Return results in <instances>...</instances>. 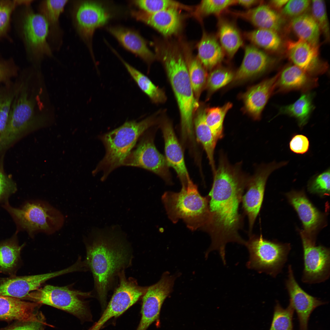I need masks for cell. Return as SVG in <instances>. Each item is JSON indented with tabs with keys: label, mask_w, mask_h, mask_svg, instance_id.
Listing matches in <instances>:
<instances>
[{
	"label": "cell",
	"mask_w": 330,
	"mask_h": 330,
	"mask_svg": "<svg viewBox=\"0 0 330 330\" xmlns=\"http://www.w3.org/2000/svg\"><path fill=\"white\" fill-rule=\"evenodd\" d=\"M290 25L299 39L319 47L321 32L311 14L306 13L292 19Z\"/></svg>",
	"instance_id": "34"
},
{
	"label": "cell",
	"mask_w": 330,
	"mask_h": 330,
	"mask_svg": "<svg viewBox=\"0 0 330 330\" xmlns=\"http://www.w3.org/2000/svg\"><path fill=\"white\" fill-rule=\"evenodd\" d=\"M311 14L317 24L321 32L327 41L329 40L330 28L325 3L324 0L311 1Z\"/></svg>",
	"instance_id": "46"
},
{
	"label": "cell",
	"mask_w": 330,
	"mask_h": 330,
	"mask_svg": "<svg viewBox=\"0 0 330 330\" xmlns=\"http://www.w3.org/2000/svg\"><path fill=\"white\" fill-rule=\"evenodd\" d=\"M241 64L231 82L237 85L261 76L273 67L275 61L266 53L251 44L244 49Z\"/></svg>",
	"instance_id": "19"
},
{
	"label": "cell",
	"mask_w": 330,
	"mask_h": 330,
	"mask_svg": "<svg viewBox=\"0 0 330 330\" xmlns=\"http://www.w3.org/2000/svg\"><path fill=\"white\" fill-rule=\"evenodd\" d=\"M244 35L251 44L270 51H278L282 45L278 33L273 30L257 28L245 32Z\"/></svg>",
	"instance_id": "36"
},
{
	"label": "cell",
	"mask_w": 330,
	"mask_h": 330,
	"mask_svg": "<svg viewBox=\"0 0 330 330\" xmlns=\"http://www.w3.org/2000/svg\"><path fill=\"white\" fill-rule=\"evenodd\" d=\"M287 196L302 222L304 232L310 238L314 239V234L322 220L321 213L303 192L292 191Z\"/></svg>",
	"instance_id": "28"
},
{
	"label": "cell",
	"mask_w": 330,
	"mask_h": 330,
	"mask_svg": "<svg viewBox=\"0 0 330 330\" xmlns=\"http://www.w3.org/2000/svg\"><path fill=\"white\" fill-rule=\"evenodd\" d=\"M198 57L206 70H212L222 61L225 53L214 35L204 32L197 46Z\"/></svg>",
	"instance_id": "31"
},
{
	"label": "cell",
	"mask_w": 330,
	"mask_h": 330,
	"mask_svg": "<svg viewBox=\"0 0 330 330\" xmlns=\"http://www.w3.org/2000/svg\"><path fill=\"white\" fill-rule=\"evenodd\" d=\"M112 51L120 60L139 88L152 102L160 104L166 101L167 97L163 89L156 86L147 76L124 61L115 50Z\"/></svg>",
	"instance_id": "35"
},
{
	"label": "cell",
	"mask_w": 330,
	"mask_h": 330,
	"mask_svg": "<svg viewBox=\"0 0 330 330\" xmlns=\"http://www.w3.org/2000/svg\"><path fill=\"white\" fill-rule=\"evenodd\" d=\"M207 108L204 105H200L194 115V128L196 140L202 145L206 153L213 175L216 170L214 152L218 141L214 136L206 121Z\"/></svg>",
	"instance_id": "30"
},
{
	"label": "cell",
	"mask_w": 330,
	"mask_h": 330,
	"mask_svg": "<svg viewBox=\"0 0 330 330\" xmlns=\"http://www.w3.org/2000/svg\"><path fill=\"white\" fill-rule=\"evenodd\" d=\"M3 206L12 216L18 227L26 231L32 237L40 232L53 234L60 229L64 223L62 214L43 201L28 202L20 208L12 207L6 201Z\"/></svg>",
	"instance_id": "8"
},
{
	"label": "cell",
	"mask_w": 330,
	"mask_h": 330,
	"mask_svg": "<svg viewBox=\"0 0 330 330\" xmlns=\"http://www.w3.org/2000/svg\"><path fill=\"white\" fill-rule=\"evenodd\" d=\"M237 4V0H203L196 7L193 14L200 21L211 15L220 16L231 6Z\"/></svg>",
	"instance_id": "39"
},
{
	"label": "cell",
	"mask_w": 330,
	"mask_h": 330,
	"mask_svg": "<svg viewBox=\"0 0 330 330\" xmlns=\"http://www.w3.org/2000/svg\"><path fill=\"white\" fill-rule=\"evenodd\" d=\"M218 35L219 42L225 53L232 58L243 44L242 35L232 22L219 16Z\"/></svg>",
	"instance_id": "32"
},
{
	"label": "cell",
	"mask_w": 330,
	"mask_h": 330,
	"mask_svg": "<svg viewBox=\"0 0 330 330\" xmlns=\"http://www.w3.org/2000/svg\"><path fill=\"white\" fill-rule=\"evenodd\" d=\"M241 164L239 162L232 165L224 155L220 154L207 196L209 217L202 230L210 235L211 243L206 253L217 250L222 260L225 259L227 243L245 245L246 242L239 233L243 220L239 210L250 177L242 171Z\"/></svg>",
	"instance_id": "1"
},
{
	"label": "cell",
	"mask_w": 330,
	"mask_h": 330,
	"mask_svg": "<svg viewBox=\"0 0 330 330\" xmlns=\"http://www.w3.org/2000/svg\"><path fill=\"white\" fill-rule=\"evenodd\" d=\"M288 274L285 287L289 298V303L295 310L299 319V330H308L310 316L317 307L325 302L306 292L300 286L295 279L291 265L288 267Z\"/></svg>",
	"instance_id": "18"
},
{
	"label": "cell",
	"mask_w": 330,
	"mask_h": 330,
	"mask_svg": "<svg viewBox=\"0 0 330 330\" xmlns=\"http://www.w3.org/2000/svg\"><path fill=\"white\" fill-rule=\"evenodd\" d=\"M157 115L139 121H127L118 127L100 135L99 138L105 147V154L93 174L101 172V179L104 181L113 170L122 166L123 161L141 136L156 123Z\"/></svg>",
	"instance_id": "5"
},
{
	"label": "cell",
	"mask_w": 330,
	"mask_h": 330,
	"mask_svg": "<svg viewBox=\"0 0 330 330\" xmlns=\"http://www.w3.org/2000/svg\"><path fill=\"white\" fill-rule=\"evenodd\" d=\"M291 150L297 154H303L306 152L309 147V141L308 138L302 134L294 136L289 143Z\"/></svg>",
	"instance_id": "51"
},
{
	"label": "cell",
	"mask_w": 330,
	"mask_h": 330,
	"mask_svg": "<svg viewBox=\"0 0 330 330\" xmlns=\"http://www.w3.org/2000/svg\"><path fill=\"white\" fill-rule=\"evenodd\" d=\"M87 293L72 290L67 287L47 285L31 292L24 299L65 311L78 317L86 314V308L79 295Z\"/></svg>",
	"instance_id": "12"
},
{
	"label": "cell",
	"mask_w": 330,
	"mask_h": 330,
	"mask_svg": "<svg viewBox=\"0 0 330 330\" xmlns=\"http://www.w3.org/2000/svg\"><path fill=\"white\" fill-rule=\"evenodd\" d=\"M244 245L249 254L247 267L273 277L282 271L291 250L289 244L267 240L261 235L249 236Z\"/></svg>",
	"instance_id": "9"
},
{
	"label": "cell",
	"mask_w": 330,
	"mask_h": 330,
	"mask_svg": "<svg viewBox=\"0 0 330 330\" xmlns=\"http://www.w3.org/2000/svg\"><path fill=\"white\" fill-rule=\"evenodd\" d=\"M164 142L165 158L169 167L176 172L182 186H186L190 178L184 160L183 152L171 121L166 117L160 121Z\"/></svg>",
	"instance_id": "20"
},
{
	"label": "cell",
	"mask_w": 330,
	"mask_h": 330,
	"mask_svg": "<svg viewBox=\"0 0 330 330\" xmlns=\"http://www.w3.org/2000/svg\"><path fill=\"white\" fill-rule=\"evenodd\" d=\"M226 11L248 21L258 29L270 30L278 33L285 23L284 18L281 14L269 5L263 3L244 11Z\"/></svg>",
	"instance_id": "24"
},
{
	"label": "cell",
	"mask_w": 330,
	"mask_h": 330,
	"mask_svg": "<svg viewBox=\"0 0 330 330\" xmlns=\"http://www.w3.org/2000/svg\"><path fill=\"white\" fill-rule=\"evenodd\" d=\"M86 244V262L92 273L95 289L103 306L114 277L130 264L129 245L117 226L93 230Z\"/></svg>",
	"instance_id": "3"
},
{
	"label": "cell",
	"mask_w": 330,
	"mask_h": 330,
	"mask_svg": "<svg viewBox=\"0 0 330 330\" xmlns=\"http://www.w3.org/2000/svg\"><path fill=\"white\" fill-rule=\"evenodd\" d=\"M230 102L221 107L207 108L206 121L216 139L218 141L223 136V123L226 115L232 107Z\"/></svg>",
	"instance_id": "38"
},
{
	"label": "cell",
	"mask_w": 330,
	"mask_h": 330,
	"mask_svg": "<svg viewBox=\"0 0 330 330\" xmlns=\"http://www.w3.org/2000/svg\"><path fill=\"white\" fill-rule=\"evenodd\" d=\"M108 31L125 48L150 64L155 56L148 48L145 40L136 31L119 26H112Z\"/></svg>",
	"instance_id": "29"
},
{
	"label": "cell",
	"mask_w": 330,
	"mask_h": 330,
	"mask_svg": "<svg viewBox=\"0 0 330 330\" xmlns=\"http://www.w3.org/2000/svg\"><path fill=\"white\" fill-rule=\"evenodd\" d=\"M69 0H42L38 6L39 13L45 19L48 24V40L52 50L58 51L63 42L64 32L60 24V15Z\"/></svg>",
	"instance_id": "23"
},
{
	"label": "cell",
	"mask_w": 330,
	"mask_h": 330,
	"mask_svg": "<svg viewBox=\"0 0 330 330\" xmlns=\"http://www.w3.org/2000/svg\"><path fill=\"white\" fill-rule=\"evenodd\" d=\"M17 190L16 184L0 167V202L7 199Z\"/></svg>",
	"instance_id": "50"
},
{
	"label": "cell",
	"mask_w": 330,
	"mask_h": 330,
	"mask_svg": "<svg viewBox=\"0 0 330 330\" xmlns=\"http://www.w3.org/2000/svg\"><path fill=\"white\" fill-rule=\"evenodd\" d=\"M278 74L249 88L241 95L245 111L254 120H259L262 113L270 96Z\"/></svg>",
	"instance_id": "25"
},
{
	"label": "cell",
	"mask_w": 330,
	"mask_h": 330,
	"mask_svg": "<svg viewBox=\"0 0 330 330\" xmlns=\"http://www.w3.org/2000/svg\"><path fill=\"white\" fill-rule=\"evenodd\" d=\"M161 199L169 219L174 223L182 220L192 231L202 230L209 217V200L203 196L191 180L178 192L167 191Z\"/></svg>",
	"instance_id": "7"
},
{
	"label": "cell",
	"mask_w": 330,
	"mask_h": 330,
	"mask_svg": "<svg viewBox=\"0 0 330 330\" xmlns=\"http://www.w3.org/2000/svg\"><path fill=\"white\" fill-rule=\"evenodd\" d=\"M185 59L194 95L198 101L205 87L208 76L207 71L197 58L189 55Z\"/></svg>",
	"instance_id": "37"
},
{
	"label": "cell",
	"mask_w": 330,
	"mask_h": 330,
	"mask_svg": "<svg viewBox=\"0 0 330 330\" xmlns=\"http://www.w3.org/2000/svg\"><path fill=\"white\" fill-rule=\"evenodd\" d=\"M235 73L227 68L216 67L208 75L205 88L210 96L220 88L232 81Z\"/></svg>",
	"instance_id": "42"
},
{
	"label": "cell",
	"mask_w": 330,
	"mask_h": 330,
	"mask_svg": "<svg viewBox=\"0 0 330 330\" xmlns=\"http://www.w3.org/2000/svg\"><path fill=\"white\" fill-rule=\"evenodd\" d=\"M16 7L14 0H0V41L13 42L9 33L13 15Z\"/></svg>",
	"instance_id": "44"
},
{
	"label": "cell",
	"mask_w": 330,
	"mask_h": 330,
	"mask_svg": "<svg viewBox=\"0 0 330 330\" xmlns=\"http://www.w3.org/2000/svg\"><path fill=\"white\" fill-rule=\"evenodd\" d=\"M294 311L290 303L286 308H284L277 302L269 330H293L292 320Z\"/></svg>",
	"instance_id": "45"
},
{
	"label": "cell",
	"mask_w": 330,
	"mask_h": 330,
	"mask_svg": "<svg viewBox=\"0 0 330 330\" xmlns=\"http://www.w3.org/2000/svg\"><path fill=\"white\" fill-rule=\"evenodd\" d=\"M287 163V162H273L262 165L257 168L254 175L250 177L246 191L243 195L241 201L244 213L248 219L249 236L252 234V229L261 207L268 177L273 171Z\"/></svg>",
	"instance_id": "14"
},
{
	"label": "cell",
	"mask_w": 330,
	"mask_h": 330,
	"mask_svg": "<svg viewBox=\"0 0 330 330\" xmlns=\"http://www.w3.org/2000/svg\"><path fill=\"white\" fill-rule=\"evenodd\" d=\"M71 266L64 270L50 273L10 278L0 284V295L20 299L39 288L46 280L61 275L74 272Z\"/></svg>",
	"instance_id": "21"
},
{
	"label": "cell",
	"mask_w": 330,
	"mask_h": 330,
	"mask_svg": "<svg viewBox=\"0 0 330 330\" xmlns=\"http://www.w3.org/2000/svg\"><path fill=\"white\" fill-rule=\"evenodd\" d=\"M22 246L13 240L0 243V271L10 270L16 266Z\"/></svg>",
	"instance_id": "40"
},
{
	"label": "cell",
	"mask_w": 330,
	"mask_h": 330,
	"mask_svg": "<svg viewBox=\"0 0 330 330\" xmlns=\"http://www.w3.org/2000/svg\"><path fill=\"white\" fill-rule=\"evenodd\" d=\"M318 84L317 78L310 76L294 64L289 65L278 73L273 94L292 90L304 93L316 87Z\"/></svg>",
	"instance_id": "22"
},
{
	"label": "cell",
	"mask_w": 330,
	"mask_h": 330,
	"mask_svg": "<svg viewBox=\"0 0 330 330\" xmlns=\"http://www.w3.org/2000/svg\"><path fill=\"white\" fill-rule=\"evenodd\" d=\"M12 22L31 66L41 69L45 59L54 58L48 40V24L41 14L34 11L31 5L17 7L13 12Z\"/></svg>",
	"instance_id": "6"
},
{
	"label": "cell",
	"mask_w": 330,
	"mask_h": 330,
	"mask_svg": "<svg viewBox=\"0 0 330 330\" xmlns=\"http://www.w3.org/2000/svg\"><path fill=\"white\" fill-rule=\"evenodd\" d=\"M318 47L302 39L288 41L286 51L290 60L313 77L322 74L327 71L328 64L320 59Z\"/></svg>",
	"instance_id": "17"
},
{
	"label": "cell",
	"mask_w": 330,
	"mask_h": 330,
	"mask_svg": "<svg viewBox=\"0 0 330 330\" xmlns=\"http://www.w3.org/2000/svg\"><path fill=\"white\" fill-rule=\"evenodd\" d=\"M18 76L6 127L0 136V150L23 133L50 126L55 120L42 73L26 68Z\"/></svg>",
	"instance_id": "2"
},
{
	"label": "cell",
	"mask_w": 330,
	"mask_h": 330,
	"mask_svg": "<svg viewBox=\"0 0 330 330\" xmlns=\"http://www.w3.org/2000/svg\"><path fill=\"white\" fill-rule=\"evenodd\" d=\"M262 1L258 0H237V4L249 9L255 6H258L263 3Z\"/></svg>",
	"instance_id": "53"
},
{
	"label": "cell",
	"mask_w": 330,
	"mask_h": 330,
	"mask_svg": "<svg viewBox=\"0 0 330 330\" xmlns=\"http://www.w3.org/2000/svg\"><path fill=\"white\" fill-rule=\"evenodd\" d=\"M19 73V68L12 57L5 59L0 57V84L11 81Z\"/></svg>",
	"instance_id": "48"
},
{
	"label": "cell",
	"mask_w": 330,
	"mask_h": 330,
	"mask_svg": "<svg viewBox=\"0 0 330 330\" xmlns=\"http://www.w3.org/2000/svg\"><path fill=\"white\" fill-rule=\"evenodd\" d=\"M118 275V287L100 319L89 330H99L108 321L122 314L146 292L148 287L139 286L133 279H127L124 270Z\"/></svg>",
	"instance_id": "15"
},
{
	"label": "cell",
	"mask_w": 330,
	"mask_h": 330,
	"mask_svg": "<svg viewBox=\"0 0 330 330\" xmlns=\"http://www.w3.org/2000/svg\"><path fill=\"white\" fill-rule=\"evenodd\" d=\"M41 324L39 322H31L28 324L17 326L7 330H41Z\"/></svg>",
	"instance_id": "52"
},
{
	"label": "cell",
	"mask_w": 330,
	"mask_h": 330,
	"mask_svg": "<svg viewBox=\"0 0 330 330\" xmlns=\"http://www.w3.org/2000/svg\"><path fill=\"white\" fill-rule=\"evenodd\" d=\"M302 240L304 268L302 277L304 283L312 284L327 280L330 273L329 249L316 245L314 239L300 232Z\"/></svg>",
	"instance_id": "13"
},
{
	"label": "cell",
	"mask_w": 330,
	"mask_h": 330,
	"mask_svg": "<svg viewBox=\"0 0 330 330\" xmlns=\"http://www.w3.org/2000/svg\"><path fill=\"white\" fill-rule=\"evenodd\" d=\"M15 88L12 81L0 86V136L6 127Z\"/></svg>",
	"instance_id": "41"
},
{
	"label": "cell",
	"mask_w": 330,
	"mask_h": 330,
	"mask_svg": "<svg viewBox=\"0 0 330 330\" xmlns=\"http://www.w3.org/2000/svg\"><path fill=\"white\" fill-rule=\"evenodd\" d=\"M160 53L178 105L183 145L195 143L193 119L200 104L196 99L184 57L177 48L164 47Z\"/></svg>",
	"instance_id": "4"
},
{
	"label": "cell",
	"mask_w": 330,
	"mask_h": 330,
	"mask_svg": "<svg viewBox=\"0 0 330 330\" xmlns=\"http://www.w3.org/2000/svg\"><path fill=\"white\" fill-rule=\"evenodd\" d=\"M311 4L309 0H288L282 9L281 14L292 19L307 13Z\"/></svg>",
	"instance_id": "47"
},
{
	"label": "cell",
	"mask_w": 330,
	"mask_h": 330,
	"mask_svg": "<svg viewBox=\"0 0 330 330\" xmlns=\"http://www.w3.org/2000/svg\"><path fill=\"white\" fill-rule=\"evenodd\" d=\"M288 0H272L269 1V6L275 10H279L282 9L287 3Z\"/></svg>",
	"instance_id": "54"
},
{
	"label": "cell",
	"mask_w": 330,
	"mask_h": 330,
	"mask_svg": "<svg viewBox=\"0 0 330 330\" xmlns=\"http://www.w3.org/2000/svg\"><path fill=\"white\" fill-rule=\"evenodd\" d=\"M309 189L312 193L328 195L330 193V170L316 176L310 183Z\"/></svg>",
	"instance_id": "49"
},
{
	"label": "cell",
	"mask_w": 330,
	"mask_h": 330,
	"mask_svg": "<svg viewBox=\"0 0 330 330\" xmlns=\"http://www.w3.org/2000/svg\"><path fill=\"white\" fill-rule=\"evenodd\" d=\"M178 10L171 8L152 13L132 10L131 14L136 20L151 26L167 36L176 33L180 27L181 18Z\"/></svg>",
	"instance_id": "26"
},
{
	"label": "cell",
	"mask_w": 330,
	"mask_h": 330,
	"mask_svg": "<svg viewBox=\"0 0 330 330\" xmlns=\"http://www.w3.org/2000/svg\"><path fill=\"white\" fill-rule=\"evenodd\" d=\"M69 12L78 35L86 45L95 62L93 40L96 30L106 24L112 17L110 12L101 2L93 0H69Z\"/></svg>",
	"instance_id": "10"
},
{
	"label": "cell",
	"mask_w": 330,
	"mask_h": 330,
	"mask_svg": "<svg viewBox=\"0 0 330 330\" xmlns=\"http://www.w3.org/2000/svg\"><path fill=\"white\" fill-rule=\"evenodd\" d=\"M39 304L0 295V319L44 324L35 312V308Z\"/></svg>",
	"instance_id": "27"
},
{
	"label": "cell",
	"mask_w": 330,
	"mask_h": 330,
	"mask_svg": "<svg viewBox=\"0 0 330 330\" xmlns=\"http://www.w3.org/2000/svg\"><path fill=\"white\" fill-rule=\"evenodd\" d=\"M148 130L140 137L134 148L123 161L122 166L147 170L160 176L167 183L171 184V176L165 157L156 148L153 135Z\"/></svg>",
	"instance_id": "11"
},
{
	"label": "cell",
	"mask_w": 330,
	"mask_h": 330,
	"mask_svg": "<svg viewBox=\"0 0 330 330\" xmlns=\"http://www.w3.org/2000/svg\"><path fill=\"white\" fill-rule=\"evenodd\" d=\"M314 95V93L310 91L303 93L294 103L280 107L277 115H287L294 117L299 127H303L307 123L315 108L313 103Z\"/></svg>",
	"instance_id": "33"
},
{
	"label": "cell",
	"mask_w": 330,
	"mask_h": 330,
	"mask_svg": "<svg viewBox=\"0 0 330 330\" xmlns=\"http://www.w3.org/2000/svg\"><path fill=\"white\" fill-rule=\"evenodd\" d=\"M133 2L141 9L140 10L149 13L171 8L188 11L192 9V7L171 0H136L134 1Z\"/></svg>",
	"instance_id": "43"
},
{
	"label": "cell",
	"mask_w": 330,
	"mask_h": 330,
	"mask_svg": "<svg viewBox=\"0 0 330 330\" xmlns=\"http://www.w3.org/2000/svg\"><path fill=\"white\" fill-rule=\"evenodd\" d=\"M176 277L163 274L156 283L148 287L142 299L141 317L136 330H146L159 317L162 305L172 291Z\"/></svg>",
	"instance_id": "16"
}]
</instances>
